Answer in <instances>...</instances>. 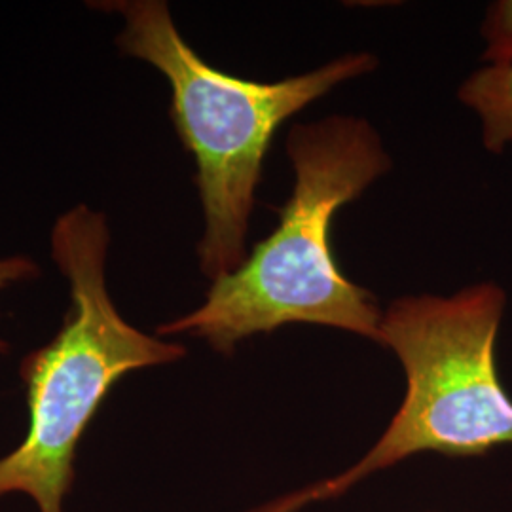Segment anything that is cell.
Instances as JSON below:
<instances>
[{
    "label": "cell",
    "instance_id": "obj_1",
    "mask_svg": "<svg viewBox=\"0 0 512 512\" xmlns=\"http://www.w3.org/2000/svg\"><path fill=\"white\" fill-rule=\"evenodd\" d=\"M287 154L294 188L277 209V228L239 268L213 281L200 308L158 327V336L190 334L222 355L289 323L380 342L384 313L374 294L342 274L330 247L334 215L391 167L380 135L363 118L330 116L293 126Z\"/></svg>",
    "mask_w": 512,
    "mask_h": 512
},
{
    "label": "cell",
    "instance_id": "obj_2",
    "mask_svg": "<svg viewBox=\"0 0 512 512\" xmlns=\"http://www.w3.org/2000/svg\"><path fill=\"white\" fill-rule=\"evenodd\" d=\"M120 14L122 54L147 61L171 86V120L196 160V186L205 217L200 268L211 281L247 258L245 239L255 192L275 131L293 114L355 76L376 69L370 54H346L279 82H255L209 65L175 27L162 0L92 2Z\"/></svg>",
    "mask_w": 512,
    "mask_h": 512
},
{
    "label": "cell",
    "instance_id": "obj_3",
    "mask_svg": "<svg viewBox=\"0 0 512 512\" xmlns=\"http://www.w3.org/2000/svg\"><path fill=\"white\" fill-rule=\"evenodd\" d=\"M109 220L80 203L52 228V258L71 289V308L46 346L25 355L29 429L0 458V501L29 497L38 512H65L80 440L124 376L186 357V348L128 323L107 287Z\"/></svg>",
    "mask_w": 512,
    "mask_h": 512
},
{
    "label": "cell",
    "instance_id": "obj_4",
    "mask_svg": "<svg viewBox=\"0 0 512 512\" xmlns=\"http://www.w3.org/2000/svg\"><path fill=\"white\" fill-rule=\"evenodd\" d=\"M507 294L476 283L452 296H404L382 317L380 342L406 372V395L370 452L351 469L253 512H296L421 452L484 456L512 444V399L497 376L495 340Z\"/></svg>",
    "mask_w": 512,
    "mask_h": 512
},
{
    "label": "cell",
    "instance_id": "obj_5",
    "mask_svg": "<svg viewBox=\"0 0 512 512\" xmlns=\"http://www.w3.org/2000/svg\"><path fill=\"white\" fill-rule=\"evenodd\" d=\"M459 99L482 120V141L490 152L512 143V65H488L459 88Z\"/></svg>",
    "mask_w": 512,
    "mask_h": 512
},
{
    "label": "cell",
    "instance_id": "obj_6",
    "mask_svg": "<svg viewBox=\"0 0 512 512\" xmlns=\"http://www.w3.org/2000/svg\"><path fill=\"white\" fill-rule=\"evenodd\" d=\"M486 50L482 59L490 65H512V0L494 2L482 23Z\"/></svg>",
    "mask_w": 512,
    "mask_h": 512
},
{
    "label": "cell",
    "instance_id": "obj_7",
    "mask_svg": "<svg viewBox=\"0 0 512 512\" xmlns=\"http://www.w3.org/2000/svg\"><path fill=\"white\" fill-rule=\"evenodd\" d=\"M40 275V268L33 258L25 255L0 258V293L12 285L33 281ZM8 342L0 340V355L8 353Z\"/></svg>",
    "mask_w": 512,
    "mask_h": 512
}]
</instances>
